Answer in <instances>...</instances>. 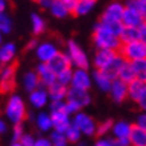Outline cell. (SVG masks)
<instances>
[{"instance_id": "6da1fadb", "label": "cell", "mask_w": 146, "mask_h": 146, "mask_svg": "<svg viewBox=\"0 0 146 146\" xmlns=\"http://www.w3.org/2000/svg\"><path fill=\"white\" fill-rule=\"evenodd\" d=\"M93 43L97 48H107L118 51L121 47V39L110 28L102 22H98L93 31Z\"/></svg>"}, {"instance_id": "7a4b0ae2", "label": "cell", "mask_w": 146, "mask_h": 146, "mask_svg": "<svg viewBox=\"0 0 146 146\" xmlns=\"http://www.w3.org/2000/svg\"><path fill=\"white\" fill-rule=\"evenodd\" d=\"M4 114L7 117V119L12 125L23 123L26 121L28 114H27L26 103H24V101H23V98L20 95L12 94L8 98L4 107Z\"/></svg>"}, {"instance_id": "3957f363", "label": "cell", "mask_w": 146, "mask_h": 146, "mask_svg": "<svg viewBox=\"0 0 146 146\" xmlns=\"http://www.w3.org/2000/svg\"><path fill=\"white\" fill-rule=\"evenodd\" d=\"M50 115L52 119V130L64 133L71 123V115L66 110V101H51Z\"/></svg>"}, {"instance_id": "277c9868", "label": "cell", "mask_w": 146, "mask_h": 146, "mask_svg": "<svg viewBox=\"0 0 146 146\" xmlns=\"http://www.w3.org/2000/svg\"><path fill=\"white\" fill-rule=\"evenodd\" d=\"M118 52L127 60V62H135V60H145L146 59V43L141 40H133L129 43H122L118 50Z\"/></svg>"}, {"instance_id": "5b68a950", "label": "cell", "mask_w": 146, "mask_h": 146, "mask_svg": "<svg viewBox=\"0 0 146 146\" xmlns=\"http://www.w3.org/2000/svg\"><path fill=\"white\" fill-rule=\"evenodd\" d=\"M66 54L70 58L72 67H75V68H89L90 67V60L87 54L84 52V50L79 46V43H76L75 40L70 39L67 42Z\"/></svg>"}, {"instance_id": "8992f818", "label": "cell", "mask_w": 146, "mask_h": 146, "mask_svg": "<svg viewBox=\"0 0 146 146\" xmlns=\"http://www.w3.org/2000/svg\"><path fill=\"white\" fill-rule=\"evenodd\" d=\"M71 121L76 125V127L80 130L82 135L86 137H94L97 133V122L91 115H89L87 113H83L80 110L78 113L72 115Z\"/></svg>"}, {"instance_id": "52a82bcc", "label": "cell", "mask_w": 146, "mask_h": 146, "mask_svg": "<svg viewBox=\"0 0 146 146\" xmlns=\"http://www.w3.org/2000/svg\"><path fill=\"white\" fill-rule=\"evenodd\" d=\"M16 84V64L8 63L0 70V93L7 94L15 89Z\"/></svg>"}, {"instance_id": "ba28073f", "label": "cell", "mask_w": 146, "mask_h": 146, "mask_svg": "<svg viewBox=\"0 0 146 146\" xmlns=\"http://www.w3.org/2000/svg\"><path fill=\"white\" fill-rule=\"evenodd\" d=\"M71 87L82 90H90L93 86V78L90 75L89 68H74L71 76Z\"/></svg>"}, {"instance_id": "9c48e42d", "label": "cell", "mask_w": 146, "mask_h": 146, "mask_svg": "<svg viewBox=\"0 0 146 146\" xmlns=\"http://www.w3.org/2000/svg\"><path fill=\"white\" fill-rule=\"evenodd\" d=\"M59 52V48L58 46L54 43V42H42V43H38L35 47V55L36 58L39 59L40 63H47L52 59L56 54Z\"/></svg>"}, {"instance_id": "30bf717a", "label": "cell", "mask_w": 146, "mask_h": 146, "mask_svg": "<svg viewBox=\"0 0 146 146\" xmlns=\"http://www.w3.org/2000/svg\"><path fill=\"white\" fill-rule=\"evenodd\" d=\"M125 11V4L122 0H114L113 3L107 5L99 20H105V22H121L122 15Z\"/></svg>"}, {"instance_id": "8fae6325", "label": "cell", "mask_w": 146, "mask_h": 146, "mask_svg": "<svg viewBox=\"0 0 146 146\" xmlns=\"http://www.w3.org/2000/svg\"><path fill=\"white\" fill-rule=\"evenodd\" d=\"M66 99L70 102H74L75 105L83 109V107L89 106L91 103V94L90 90H82V89H75V87H68L67 90Z\"/></svg>"}, {"instance_id": "7c38bea8", "label": "cell", "mask_w": 146, "mask_h": 146, "mask_svg": "<svg viewBox=\"0 0 146 146\" xmlns=\"http://www.w3.org/2000/svg\"><path fill=\"white\" fill-rule=\"evenodd\" d=\"M111 99L115 103H122L127 99V83L121 80L119 78H115L111 82V87L109 90Z\"/></svg>"}, {"instance_id": "4fadbf2b", "label": "cell", "mask_w": 146, "mask_h": 146, "mask_svg": "<svg viewBox=\"0 0 146 146\" xmlns=\"http://www.w3.org/2000/svg\"><path fill=\"white\" fill-rule=\"evenodd\" d=\"M118 51L114 50H107V48H97L95 55L93 58V63L95 70H105L109 63L113 60V58L115 56V54Z\"/></svg>"}, {"instance_id": "5bb4252c", "label": "cell", "mask_w": 146, "mask_h": 146, "mask_svg": "<svg viewBox=\"0 0 146 146\" xmlns=\"http://www.w3.org/2000/svg\"><path fill=\"white\" fill-rule=\"evenodd\" d=\"M47 64H48L50 68L55 74H59V72H62L64 70H68V68H72L71 60H70V58H68V55L66 54V51L64 52L59 51L50 62H47Z\"/></svg>"}, {"instance_id": "9a60e30c", "label": "cell", "mask_w": 146, "mask_h": 146, "mask_svg": "<svg viewBox=\"0 0 146 146\" xmlns=\"http://www.w3.org/2000/svg\"><path fill=\"white\" fill-rule=\"evenodd\" d=\"M35 71H36V74H38V76H39V80L42 86L48 87V86H51L52 83L56 82V74L50 68V66L47 63H39L36 66Z\"/></svg>"}, {"instance_id": "2e32d148", "label": "cell", "mask_w": 146, "mask_h": 146, "mask_svg": "<svg viewBox=\"0 0 146 146\" xmlns=\"http://www.w3.org/2000/svg\"><path fill=\"white\" fill-rule=\"evenodd\" d=\"M121 22H122V24L125 27H138L143 23V18H142V15L135 8L125 5V11H123Z\"/></svg>"}, {"instance_id": "e0dca14e", "label": "cell", "mask_w": 146, "mask_h": 146, "mask_svg": "<svg viewBox=\"0 0 146 146\" xmlns=\"http://www.w3.org/2000/svg\"><path fill=\"white\" fill-rule=\"evenodd\" d=\"M50 102L48 93L44 86H39L38 89L30 93V103L35 109H43V107Z\"/></svg>"}, {"instance_id": "ac0fdd59", "label": "cell", "mask_w": 146, "mask_h": 146, "mask_svg": "<svg viewBox=\"0 0 146 146\" xmlns=\"http://www.w3.org/2000/svg\"><path fill=\"white\" fill-rule=\"evenodd\" d=\"M16 54H18V47L15 43L8 42L4 44H0V64L4 66V64L12 63L16 58Z\"/></svg>"}, {"instance_id": "d6986e66", "label": "cell", "mask_w": 146, "mask_h": 146, "mask_svg": "<svg viewBox=\"0 0 146 146\" xmlns=\"http://www.w3.org/2000/svg\"><path fill=\"white\" fill-rule=\"evenodd\" d=\"M91 78H93V83H95V86L98 87L99 91H102V93H109V90H110V87H111V82H113V79L107 75L105 71L95 70L93 72Z\"/></svg>"}, {"instance_id": "ffe728a7", "label": "cell", "mask_w": 146, "mask_h": 146, "mask_svg": "<svg viewBox=\"0 0 146 146\" xmlns=\"http://www.w3.org/2000/svg\"><path fill=\"white\" fill-rule=\"evenodd\" d=\"M131 127H133V123H130L127 121H117V122H113L110 133L113 134V138H129Z\"/></svg>"}, {"instance_id": "44dd1931", "label": "cell", "mask_w": 146, "mask_h": 146, "mask_svg": "<svg viewBox=\"0 0 146 146\" xmlns=\"http://www.w3.org/2000/svg\"><path fill=\"white\" fill-rule=\"evenodd\" d=\"M68 87H70V86H64V84L59 83V82H55V83H52L51 86L46 87V89H47V93H48L50 101H64Z\"/></svg>"}, {"instance_id": "7402d4cb", "label": "cell", "mask_w": 146, "mask_h": 146, "mask_svg": "<svg viewBox=\"0 0 146 146\" xmlns=\"http://www.w3.org/2000/svg\"><path fill=\"white\" fill-rule=\"evenodd\" d=\"M125 62H126V59H125L119 52H117L115 54V56L113 58V60L109 63V66L102 71H105L111 79H115L117 75H118V72H119V70H121V67L125 64Z\"/></svg>"}, {"instance_id": "603a6c76", "label": "cell", "mask_w": 146, "mask_h": 146, "mask_svg": "<svg viewBox=\"0 0 146 146\" xmlns=\"http://www.w3.org/2000/svg\"><path fill=\"white\" fill-rule=\"evenodd\" d=\"M129 141L131 146H146V130L137 125H133Z\"/></svg>"}, {"instance_id": "cb8c5ba5", "label": "cell", "mask_w": 146, "mask_h": 146, "mask_svg": "<svg viewBox=\"0 0 146 146\" xmlns=\"http://www.w3.org/2000/svg\"><path fill=\"white\" fill-rule=\"evenodd\" d=\"M35 125L39 131H42V133H50L52 130V119H51L50 113L40 111L39 114L35 117Z\"/></svg>"}, {"instance_id": "d4e9b609", "label": "cell", "mask_w": 146, "mask_h": 146, "mask_svg": "<svg viewBox=\"0 0 146 146\" xmlns=\"http://www.w3.org/2000/svg\"><path fill=\"white\" fill-rule=\"evenodd\" d=\"M23 86H24V90L28 91V93H31V91H34L35 89H38L39 86H42L36 71L30 70L23 75Z\"/></svg>"}, {"instance_id": "484cf974", "label": "cell", "mask_w": 146, "mask_h": 146, "mask_svg": "<svg viewBox=\"0 0 146 146\" xmlns=\"http://www.w3.org/2000/svg\"><path fill=\"white\" fill-rule=\"evenodd\" d=\"M97 1L98 0H78L71 13L75 16H84L89 12H91V9L95 7Z\"/></svg>"}, {"instance_id": "4316f807", "label": "cell", "mask_w": 146, "mask_h": 146, "mask_svg": "<svg viewBox=\"0 0 146 146\" xmlns=\"http://www.w3.org/2000/svg\"><path fill=\"white\" fill-rule=\"evenodd\" d=\"M50 12L56 19H64L71 15V11L63 4L60 0H55V1H54L52 5L50 7Z\"/></svg>"}, {"instance_id": "83f0119b", "label": "cell", "mask_w": 146, "mask_h": 146, "mask_svg": "<svg viewBox=\"0 0 146 146\" xmlns=\"http://www.w3.org/2000/svg\"><path fill=\"white\" fill-rule=\"evenodd\" d=\"M117 78H119L121 80H123V82H126V83H130L133 79H135V74H134L131 63L126 60L123 66L121 67V70H119V72H118Z\"/></svg>"}, {"instance_id": "f1b7e54d", "label": "cell", "mask_w": 146, "mask_h": 146, "mask_svg": "<svg viewBox=\"0 0 146 146\" xmlns=\"http://www.w3.org/2000/svg\"><path fill=\"white\" fill-rule=\"evenodd\" d=\"M64 135H66L68 143H76L78 141L82 139V133H80V130L76 127V125L72 121H71V123L68 125V127L66 129Z\"/></svg>"}, {"instance_id": "f546056e", "label": "cell", "mask_w": 146, "mask_h": 146, "mask_svg": "<svg viewBox=\"0 0 146 146\" xmlns=\"http://www.w3.org/2000/svg\"><path fill=\"white\" fill-rule=\"evenodd\" d=\"M31 28L34 35H40L43 34L46 30V22L44 19L42 18L38 13H32L31 15Z\"/></svg>"}, {"instance_id": "4dcf8cb0", "label": "cell", "mask_w": 146, "mask_h": 146, "mask_svg": "<svg viewBox=\"0 0 146 146\" xmlns=\"http://www.w3.org/2000/svg\"><path fill=\"white\" fill-rule=\"evenodd\" d=\"M119 39L121 43H129V42H133V40H138L137 27H123Z\"/></svg>"}, {"instance_id": "1f68e13d", "label": "cell", "mask_w": 146, "mask_h": 146, "mask_svg": "<svg viewBox=\"0 0 146 146\" xmlns=\"http://www.w3.org/2000/svg\"><path fill=\"white\" fill-rule=\"evenodd\" d=\"M126 7H133L142 15L143 22H146V0H122Z\"/></svg>"}, {"instance_id": "d6a6232c", "label": "cell", "mask_w": 146, "mask_h": 146, "mask_svg": "<svg viewBox=\"0 0 146 146\" xmlns=\"http://www.w3.org/2000/svg\"><path fill=\"white\" fill-rule=\"evenodd\" d=\"M12 19L9 18V15L7 12H0V32L5 35V34H9L12 31Z\"/></svg>"}, {"instance_id": "836d02e7", "label": "cell", "mask_w": 146, "mask_h": 146, "mask_svg": "<svg viewBox=\"0 0 146 146\" xmlns=\"http://www.w3.org/2000/svg\"><path fill=\"white\" fill-rule=\"evenodd\" d=\"M48 138L51 143H52V146H68V141H67L64 133H60V131H56V130H51Z\"/></svg>"}, {"instance_id": "e575fe53", "label": "cell", "mask_w": 146, "mask_h": 146, "mask_svg": "<svg viewBox=\"0 0 146 146\" xmlns=\"http://www.w3.org/2000/svg\"><path fill=\"white\" fill-rule=\"evenodd\" d=\"M145 60H135V62H130L131 63V66H133L135 78H137V79L143 80V82H146V63H145Z\"/></svg>"}, {"instance_id": "d590c367", "label": "cell", "mask_w": 146, "mask_h": 146, "mask_svg": "<svg viewBox=\"0 0 146 146\" xmlns=\"http://www.w3.org/2000/svg\"><path fill=\"white\" fill-rule=\"evenodd\" d=\"M111 127H113V121L111 119H105L97 123V133L95 135L98 137H105L111 131Z\"/></svg>"}, {"instance_id": "8d00e7d4", "label": "cell", "mask_w": 146, "mask_h": 146, "mask_svg": "<svg viewBox=\"0 0 146 146\" xmlns=\"http://www.w3.org/2000/svg\"><path fill=\"white\" fill-rule=\"evenodd\" d=\"M134 103L141 109V111H146V82L143 83V86H142L141 91H139V94L135 98Z\"/></svg>"}, {"instance_id": "74e56055", "label": "cell", "mask_w": 146, "mask_h": 146, "mask_svg": "<svg viewBox=\"0 0 146 146\" xmlns=\"http://www.w3.org/2000/svg\"><path fill=\"white\" fill-rule=\"evenodd\" d=\"M71 76H72V68L64 70L62 72L56 74V82L64 84V86H70L71 83Z\"/></svg>"}, {"instance_id": "f35d334b", "label": "cell", "mask_w": 146, "mask_h": 146, "mask_svg": "<svg viewBox=\"0 0 146 146\" xmlns=\"http://www.w3.org/2000/svg\"><path fill=\"white\" fill-rule=\"evenodd\" d=\"M23 134H24V127H23V123L13 125V127H12V141H19Z\"/></svg>"}, {"instance_id": "ab89813d", "label": "cell", "mask_w": 146, "mask_h": 146, "mask_svg": "<svg viewBox=\"0 0 146 146\" xmlns=\"http://www.w3.org/2000/svg\"><path fill=\"white\" fill-rule=\"evenodd\" d=\"M19 142L22 143V146H34V143H35V137L30 133H24L22 137H20Z\"/></svg>"}, {"instance_id": "60d3db41", "label": "cell", "mask_w": 146, "mask_h": 146, "mask_svg": "<svg viewBox=\"0 0 146 146\" xmlns=\"http://www.w3.org/2000/svg\"><path fill=\"white\" fill-rule=\"evenodd\" d=\"M134 125H137V126L146 130V111H141L137 115V119H135V123Z\"/></svg>"}, {"instance_id": "b9f144b4", "label": "cell", "mask_w": 146, "mask_h": 146, "mask_svg": "<svg viewBox=\"0 0 146 146\" xmlns=\"http://www.w3.org/2000/svg\"><path fill=\"white\" fill-rule=\"evenodd\" d=\"M137 30H138V40L146 43V22H143L141 26H138Z\"/></svg>"}, {"instance_id": "7bdbcfd3", "label": "cell", "mask_w": 146, "mask_h": 146, "mask_svg": "<svg viewBox=\"0 0 146 146\" xmlns=\"http://www.w3.org/2000/svg\"><path fill=\"white\" fill-rule=\"evenodd\" d=\"M113 146H131L129 138H111Z\"/></svg>"}, {"instance_id": "ee69618b", "label": "cell", "mask_w": 146, "mask_h": 146, "mask_svg": "<svg viewBox=\"0 0 146 146\" xmlns=\"http://www.w3.org/2000/svg\"><path fill=\"white\" fill-rule=\"evenodd\" d=\"M34 146H52L50 138L47 137H39V138H35V143Z\"/></svg>"}, {"instance_id": "f6af8a7d", "label": "cell", "mask_w": 146, "mask_h": 146, "mask_svg": "<svg viewBox=\"0 0 146 146\" xmlns=\"http://www.w3.org/2000/svg\"><path fill=\"white\" fill-rule=\"evenodd\" d=\"M94 146H113V142H111V138L101 137L95 143H94Z\"/></svg>"}, {"instance_id": "bcb514c9", "label": "cell", "mask_w": 146, "mask_h": 146, "mask_svg": "<svg viewBox=\"0 0 146 146\" xmlns=\"http://www.w3.org/2000/svg\"><path fill=\"white\" fill-rule=\"evenodd\" d=\"M54 1H55V0H36L38 5L43 9H50V7L52 5Z\"/></svg>"}, {"instance_id": "7dc6e473", "label": "cell", "mask_w": 146, "mask_h": 146, "mask_svg": "<svg viewBox=\"0 0 146 146\" xmlns=\"http://www.w3.org/2000/svg\"><path fill=\"white\" fill-rule=\"evenodd\" d=\"M60 1H62L63 4L66 5L67 8L72 12V9H74V7H75V4H76V1H78V0H60Z\"/></svg>"}, {"instance_id": "c3c4849f", "label": "cell", "mask_w": 146, "mask_h": 146, "mask_svg": "<svg viewBox=\"0 0 146 146\" xmlns=\"http://www.w3.org/2000/svg\"><path fill=\"white\" fill-rule=\"evenodd\" d=\"M7 130H8L7 122H5L4 119H1V118H0V135H1V134H4Z\"/></svg>"}, {"instance_id": "681fc988", "label": "cell", "mask_w": 146, "mask_h": 146, "mask_svg": "<svg viewBox=\"0 0 146 146\" xmlns=\"http://www.w3.org/2000/svg\"><path fill=\"white\" fill-rule=\"evenodd\" d=\"M36 44H38V40L36 39H31L27 43V50H35Z\"/></svg>"}, {"instance_id": "f907efd6", "label": "cell", "mask_w": 146, "mask_h": 146, "mask_svg": "<svg viewBox=\"0 0 146 146\" xmlns=\"http://www.w3.org/2000/svg\"><path fill=\"white\" fill-rule=\"evenodd\" d=\"M7 7H8V1L7 0H0V12H5Z\"/></svg>"}, {"instance_id": "816d5d0a", "label": "cell", "mask_w": 146, "mask_h": 146, "mask_svg": "<svg viewBox=\"0 0 146 146\" xmlns=\"http://www.w3.org/2000/svg\"><path fill=\"white\" fill-rule=\"evenodd\" d=\"M76 146H87V143H86V142H83L82 139H80V141L76 142Z\"/></svg>"}, {"instance_id": "f5cc1de1", "label": "cell", "mask_w": 146, "mask_h": 146, "mask_svg": "<svg viewBox=\"0 0 146 146\" xmlns=\"http://www.w3.org/2000/svg\"><path fill=\"white\" fill-rule=\"evenodd\" d=\"M11 146H22V143L19 141H12V143H11Z\"/></svg>"}, {"instance_id": "db71d44e", "label": "cell", "mask_w": 146, "mask_h": 146, "mask_svg": "<svg viewBox=\"0 0 146 146\" xmlns=\"http://www.w3.org/2000/svg\"><path fill=\"white\" fill-rule=\"evenodd\" d=\"M1 43H3V34L0 32V44H1Z\"/></svg>"}, {"instance_id": "11a10c76", "label": "cell", "mask_w": 146, "mask_h": 146, "mask_svg": "<svg viewBox=\"0 0 146 146\" xmlns=\"http://www.w3.org/2000/svg\"><path fill=\"white\" fill-rule=\"evenodd\" d=\"M145 63H146V60H145Z\"/></svg>"}]
</instances>
